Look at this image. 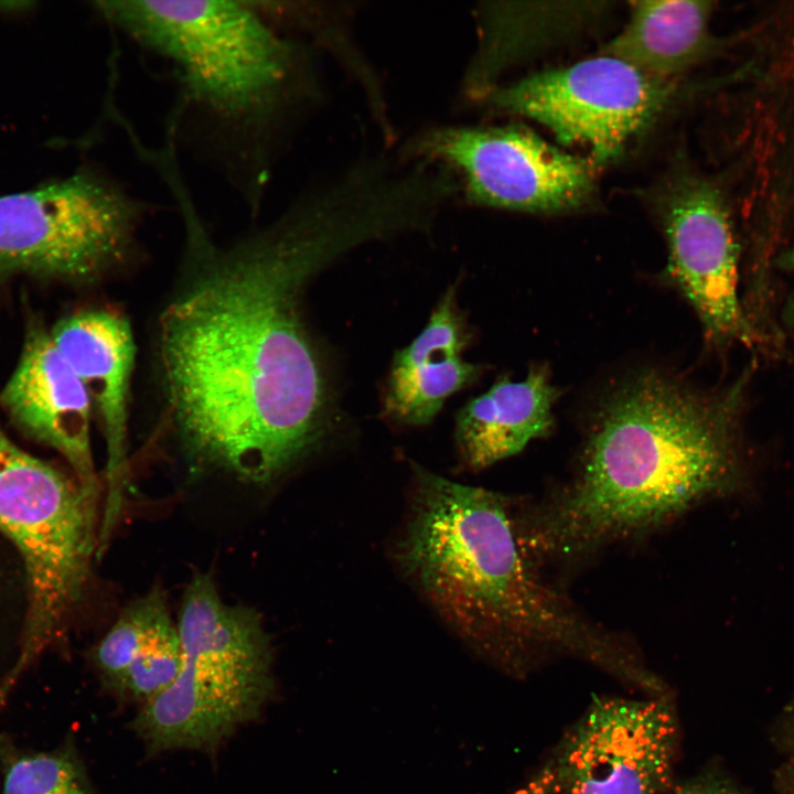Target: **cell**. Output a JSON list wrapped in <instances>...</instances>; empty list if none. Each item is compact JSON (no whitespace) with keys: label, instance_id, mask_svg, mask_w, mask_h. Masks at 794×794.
Listing matches in <instances>:
<instances>
[{"label":"cell","instance_id":"cell-3","mask_svg":"<svg viewBox=\"0 0 794 794\" xmlns=\"http://www.w3.org/2000/svg\"><path fill=\"white\" fill-rule=\"evenodd\" d=\"M415 473L397 558L461 637L508 664L552 651L632 676L636 656L538 577L506 497L419 466Z\"/></svg>","mask_w":794,"mask_h":794},{"label":"cell","instance_id":"cell-6","mask_svg":"<svg viewBox=\"0 0 794 794\" xmlns=\"http://www.w3.org/2000/svg\"><path fill=\"white\" fill-rule=\"evenodd\" d=\"M96 503L75 479L15 444L0 425V532L23 561L28 609L20 662H30L78 602L97 547Z\"/></svg>","mask_w":794,"mask_h":794},{"label":"cell","instance_id":"cell-21","mask_svg":"<svg viewBox=\"0 0 794 794\" xmlns=\"http://www.w3.org/2000/svg\"><path fill=\"white\" fill-rule=\"evenodd\" d=\"M790 712H791V716H792V718H793V719H792V723L794 725V705L792 706V710H791ZM792 733L794 734V729L792 730ZM792 741H793V743H794V738L792 739Z\"/></svg>","mask_w":794,"mask_h":794},{"label":"cell","instance_id":"cell-15","mask_svg":"<svg viewBox=\"0 0 794 794\" xmlns=\"http://www.w3.org/2000/svg\"><path fill=\"white\" fill-rule=\"evenodd\" d=\"M93 659L108 688L141 706L169 688L180 672L182 651L164 591L154 587L130 602Z\"/></svg>","mask_w":794,"mask_h":794},{"label":"cell","instance_id":"cell-14","mask_svg":"<svg viewBox=\"0 0 794 794\" xmlns=\"http://www.w3.org/2000/svg\"><path fill=\"white\" fill-rule=\"evenodd\" d=\"M466 334L450 287L423 330L393 360L384 396L385 415L398 423L423 426L444 401L473 383L479 365L462 358Z\"/></svg>","mask_w":794,"mask_h":794},{"label":"cell","instance_id":"cell-19","mask_svg":"<svg viewBox=\"0 0 794 794\" xmlns=\"http://www.w3.org/2000/svg\"><path fill=\"white\" fill-rule=\"evenodd\" d=\"M3 794H89L77 763L67 754L17 759L4 775Z\"/></svg>","mask_w":794,"mask_h":794},{"label":"cell","instance_id":"cell-22","mask_svg":"<svg viewBox=\"0 0 794 794\" xmlns=\"http://www.w3.org/2000/svg\"><path fill=\"white\" fill-rule=\"evenodd\" d=\"M792 320H793V325H794V304L792 307Z\"/></svg>","mask_w":794,"mask_h":794},{"label":"cell","instance_id":"cell-16","mask_svg":"<svg viewBox=\"0 0 794 794\" xmlns=\"http://www.w3.org/2000/svg\"><path fill=\"white\" fill-rule=\"evenodd\" d=\"M558 397L545 367L532 368L521 380L498 379L457 415L454 437L462 462L482 470L546 437Z\"/></svg>","mask_w":794,"mask_h":794},{"label":"cell","instance_id":"cell-8","mask_svg":"<svg viewBox=\"0 0 794 794\" xmlns=\"http://www.w3.org/2000/svg\"><path fill=\"white\" fill-rule=\"evenodd\" d=\"M410 161L446 168L468 203L534 213L584 205L596 183L591 164L517 127L439 126L417 133Z\"/></svg>","mask_w":794,"mask_h":794},{"label":"cell","instance_id":"cell-7","mask_svg":"<svg viewBox=\"0 0 794 794\" xmlns=\"http://www.w3.org/2000/svg\"><path fill=\"white\" fill-rule=\"evenodd\" d=\"M144 205L97 169L0 194V278L89 283L136 247Z\"/></svg>","mask_w":794,"mask_h":794},{"label":"cell","instance_id":"cell-9","mask_svg":"<svg viewBox=\"0 0 794 794\" xmlns=\"http://www.w3.org/2000/svg\"><path fill=\"white\" fill-rule=\"evenodd\" d=\"M679 726L669 697L599 698L518 794H665Z\"/></svg>","mask_w":794,"mask_h":794},{"label":"cell","instance_id":"cell-2","mask_svg":"<svg viewBox=\"0 0 794 794\" xmlns=\"http://www.w3.org/2000/svg\"><path fill=\"white\" fill-rule=\"evenodd\" d=\"M736 394L644 369L599 404L576 478L528 524L530 551L577 555L661 526L742 483Z\"/></svg>","mask_w":794,"mask_h":794},{"label":"cell","instance_id":"cell-11","mask_svg":"<svg viewBox=\"0 0 794 794\" xmlns=\"http://www.w3.org/2000/svg\"><path fill=\"white\" fill-rule=\"evenodd\" d=\"M667 276L716 343H749L753 333L739 296V248L721 192L694 174L678 175L662 206Z\"/></svg>","mask_w":794,"mask_h":794},{"label":"cell","instance_id":"cell-10","mask_svg":"<svg viewBox=\"0 0 794 794\" xmlns=\"http://www.w3.org/2000/svg\"><path fill=\"white\" fill-rule=\"evenodd\" d=\"M673 93L669 81L605 54L496 86L479 101L534 119L562 142L584 146L594 160L605 162L653 122Z\"/></svg>","mask_w":794,"mask_h":794},{"label":"cell","instance_id":"cell-17","mask_svg":"<svg viewBox=\"0 0 794 794\" xmlns=\"http://www.w3.org/2000/svg\"><path fill=\"white\" fill-rule=\"evenodd\" d=\"M608 2H489L476 11L478 45L463 78L468 97L480 100L505 69L598 18Z\"/></svg>","mask_w":794,"mask_h":794},{"label":"cell","instance_id":"cell-1","mask_svg":"<svg viewBox=\"0 0 794 794\" xmlns=\"http://www.w3.org/2000/svg\"><path fill=\"white\" fill-rule=\"evenodd\" d=\"M195 276L160 319L167 412L193 463L267 484L323 439L329 390L304 324L309 280L387 238L390 217L363 183L340 178L227 248L182 203Z\"/></svg>","mask_w":794,"mask_h":794},{"label":"cell","instance_id":"cell-5","mask_svg":"<svg viewBox=\"0 0 794 794\" xmlns=\"http://www.w3.org/2000/svg\"><path fill=\"white\" fill-rule=\"evenodd\" d=\"M181 668L141 706L132 729L151 752L211 750L271 697L272 647L254 609L229 604L210 573L187 583L178 618Z\"/></svg>","mask_w":794,"mask_h":794},{"label":"cell","instance_id":"cell-13","mask_svg":"<svg viewBox=\"0 0 794 794\" xmlns=\"http://www.w3.org/2000/svg\"><path fill=\"white\" fill-rule=\"evenodd\" d=\"M0 405L26 436L63 455L86 496L96 503L90 399L51 331L34 320L26 325L21 354L0 393Z\"/></svg>","mask_w":794,"mask_h":794},{"label":"cell","instance_id":"cell-4","mask_svg":"<svg viewBox=\"0 0 794 794\" xmlns=\"http://www.w3.org/2000/svg\"><path fill=\"white\" fill-rule=\"evenodd\" d=\"M118 31L168 65L178 88L172 125L202 122L212 143L248 175L256 205L270 138L302 86L300 46L248 1H101Z\"/></svg>","mask_w":794,"mask_h":794},{"label":"cell","instance_id":"cell-23","mask_svg":"<svg viewBox=\"0 0 794 794\" xmlns=\"http://www.w3.org/2000/svg\"><path fill=\"white\" fill-rule=\"evenodd\" d=\"M790 257H791V260H792V265H794V250H793V253H792V255H791Z\"/></svg>","mask_w":794,"mask_h":794},{"label":"cell","instance_id":"cell-18","mask_svg":"<svg viewBox=\"0 0 794 794\" xmlns=\"http://www.w3.org/2000/svg\"><path fill=\"white\" fill-rule=\"evenodd\" d=\"M708 1H635L605 54L663 81L685 72L709 50Z\"/></svg>","mask_w":794,"mask_h":794},{"label":"cell","instance_id":"cell-20","mask_svg":"<svg viewBox=\"0 0 794 794\" xmlns=\"http://www.w3.org/2000/svg\"><path fill=\"white\" fill-rule=\"evenodd\" d=\"M672 794H743L722 776L705 773L674 784Z\"/></svg>","mask_w":794,"mask_h":794},{"label":"cell","instance_id":"cell-12","mask_svg":"<svg viewBox=\"0 0 794 794\" xmlns=\"http://www.w3.org/2000/svg\"><path fill=\"white\" fill-rule=\"evenodd\" d=\"M51 335L82 380L104 436L107 493L98 535L104 547L122 507L129 395L136 355L133 333L122 313L96 308L60 320Z\"/></svg>","mask_w":794,"mask_h":794}]
</instances>
